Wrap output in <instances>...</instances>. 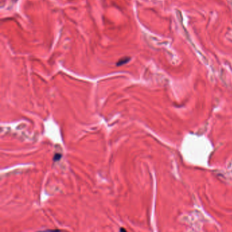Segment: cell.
<instances>
[{
    "instance_id": "obj_1",
    "label": "cell",
    "mask_w": 232,
    "mask_h": 232,
    "mask_svg": "<svg viewBox=\"0 0 232 232\" xmlns=\"http://www.w3.org/2000/svg\"><path fill=\"white\" fill-rule=\"evenodd\" d=\"M61 157H62V155H61L60 154H56L54 157V162H57V161L61 159Z\"/></svg>"
},
{
    "instance_id": "obj_2",
    "label": "cell",
    "mask_w": 232,
    "mask_h": 232,
    "mask_svg": "<svg viewBox=\"0 0 232 232\" xmlns=\"http://www.w3.org/2000/svg\"><path fill=\"white\" fill-rule=\"evenodd\" d=\"M120 231H126V230H124V229H121V230H120Z\"/></svg>"
}]
</instances>
